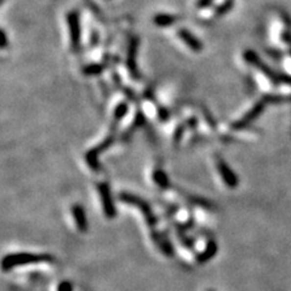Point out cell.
<instances>
[{"instance_id":"cell-12","label":"cell","mask_w":291,"mask_h":291,"mask_svg":"<svg viewBox=\"0 0 291 291\" xmlns=\"http://www.w3.org/2000/svg\"><path fill=\"white\" fill-rule=\"evenodd\" d=\"M218 244H216V242L214 241V239H209L205 250L196 256V261H198L199 264H205V262L210 261L213 257H215L216 252H218Z\"/></svg>"},{"instance_id":"cell-9","label":"cell","mask_w":291,"mask_h":291,"mask_svg":"<svg viewBox=\"0 0 291 291\" xmlns=\"http://www.w3.org/2000/svg\"><path fill=\"white\" fill-rule=\"evenodd\" d=\"M265 109V101H260L242 117V119L237 121L234 124H232V129L233 130H242L245 127L249 126L252 121H255L257 119V117L262 113V111Z\"/></svg>"},{"instance_id":"cell-16","label":"cell","mask_w":291,"mask_h":291,"mask_svg":"<svg viewBox=\"0 0 291 291\" xmlns=\"http://www.w3.org/2000/svg\"><path fill=\"white\" fill-rule=\"evenodd\" d=\"M57 291H73V284L70 280H63L57 287Z\"/></svg>"},{"instance_id":"cell-17","label":"cell","mask_w":291,"mask_h":291,"mask_svg":"<svg viewBox=\"0 0 291 291\" xmlns=\"http://www.w3.org/2000/svg\"><path fill=\"white\" fill-rule=\"evenodd\" d=\"M182 134H183V126H181V127H178V130L177 131H176V134H175V141L176 142H178L180 141V139H181V136H182Z\"/></svg>"},{"instance_id":"cell-10","label":"cell","mask_w":291,"mask_h":291,"mask_svg":"<svg viewBox=\"0 0 291 291\" xmlns=\"http://www.w3.org/2000/svg\"><path fill=\"white\" fill-rule=\"evenodd\" d=\"M71 213H72V218L74 223H75L76 229L81 233H85L89 229V221L88 218H86L85 209L80 205V204H74L71 209Z\"/></svg>"},{"instance_id":"cell-8","label":"cell","mask_w":291,"mask_h":291,"mask_svg":"<svg viewBox=\"0 0 291 291\" xmlns=\"http://www.w3.org/2000/svg\"><path fill=\"white\" fill-rule=\"evenodd\" d=\"M177 37L178 39L190 48L191 51H193V52H201V51H203V43H201L200 40H199V38L196 37L195 34H193L188 28H178Z\"/></svg>"},{"instance_id":"cell-6","label":"cell","mask_w":291,"mask_h":291,"mask_svg":"<svg viewBox=\"0 0 291 291\" xmlns=\"http://www.w3.org/2000/svg\"><path fill=\"white\" fill-rule=\"evenodd\" d=\"M139 38H132L130 40L129 45H127V51H126V67L127 71H129L130 75L132 76V79L135 80H139L140 79V73L139 70H137V63H136V57H137V50H139Z\"/></svg>"},{"instance_id":"cell-3","label":"cell","mask_w":291,"mask_h":291,"mask_svg":"<svg viewBox=\"0 0 291 291\" xmlns=\"http://www.w3.org/2000/svg\"><path fill=\"white\" fill-rule=\"evenodd\" d=\"M119 199H121L122 203H126L129 204V205L136 206V208L144 214L146 221H147V223L149 224L150 227L157 226L158 218L157 216L153 214L152 208H150V205L147 203V201H145L144 199L140 198V196L134 195V194H130V193H121V195H119Z\"/></svg>"},{"instance_id":"cell-11","label":"cell","mask_w":291,"mask_h":291,"mask_svg":"<svg viewBox=\"0 0 291 291\" xmlns=\"http://www.w3.org/2000/svg\"><path fill=\"white\" fill-rule=\"evenodd\" d=\"M178 19H180V17H178L177 15L160 12V14H157L155 16H153V24L157 25V27L165 28V27H170V25L175 24L176 22L178 21Z\"/></svg>"},{"instance_id":"cell-1","label":"cell","mask_w":291,"mask_h":291,"mask_svg":"<svg viewBox=\"0 0 291 291\" xmlns=\"http://www.w3.org/2000/svg\"><path fill=\"white\" fill-rule=\"evenodd\" d=\"M55 261L48 254H32V252H19V254H9L2 259L1 268L4 272L11 270L16 267H24L28 265L52 264Z\"/></svg>"},{"instance_id":"cell-7","label":"cell","mask_w":291,"mask_h":291,"mask_svg":"<svg viewBox=\"0 0 291 291\" xmlns=\"http://www.w3.org/2000/svg\"><path fill=\"white\" fill-rule=\"evenodd\" d=\"M216 168H218L219 176H221L222 181H223L227 187L231 188V190H234V188L238 187V176L236 175V172L229 168V165L222 158L216 157Z\"/></svg>"},{"instance_id":"cell-4","label":"cell","mask_w":291,"mask_h":291,"mask_svg":"<svg viewBox=\"0 0 291 291\" xmlns=\"http://www.w3.org/2000/svg\"><path fill=\"white\" fill-rule=\"evenodd\" d=\"M97 190H98L99 198H101L104 216L108 219H113L117 216V209L116 205H114L113 196H112L109 185L107 182H99L97 185Z\"/></svg>"},{"instance_id":"cell-13","label":"cell","mask_w":291,"mask_h":291,"mask_svg":"<svg viewBox=\"0 0 291 291\" xmlns=\"http://www.w3.org/2000/svg\"><path fill=\"white\" fill-rule=\"evenodd\" d=\"M127 111H129V103L127 102H119L116 106L113 111V126L112 129H116V125H118L124 117L127 114Z\"/></svg>"},{"instance_id":"cell-15","label":"cell","mask_w":291,"mask_h":291,"mask_svg":"<svg viewBox=\"0 0 291 291\" xmlns=\"http://www.w3.org/2000/svg\"><path fill=\"white\" fill-rule=\"evenodd\" d=\"M106 68L104 63H91V65L85 66L83 68V73L85 75H98L101 74Z\"/></svg>"},{"instance_id":"cell-2","label":"cell","mask_w":291,"mask_h":291,"mask_svg":"<svg viewBox=\"0 0 291 291\" xmlns=\"http://www.w3.org/2000/svg\"><path fill=\"white\" fill-rule=\"evenodd\" d=\"M66 24L68 27L71 48L73 51H78L81 45V24L80 15L76 10H71L66 14Z\"/></svg>"},{"instance_id":"cell-5","label":"cell","mask_w":291,"mask_h":291,"mask_svg":"<svg viewBox=\"0 0 291 291\" xmlns=\"http://www.w3.org/2000/svg\"><path fill=\"white\" fill-rule=\"evenodd\" d=\"M114 142V135H108L103 141L99 142L96 147L91 148L89 152H86L85 154V160L88 163L89 167L93 170H99V163H98V157L102 152H104L106 149H108Z\"/></svg>"},{"instance_id":"cell-14","label":"cell","mask_w":291,"mask_h":291,"mask_svg":"<svg viewBox=\"0 0 291 291\" xmlns=\"http://www.w3.org/2000/svg\"><path fill=\"white\" fill-rule=\"evenodd\" d=\"M153 180H154V182L157 183L160 188H163V190H168V188L170 187L169 178H168L167 173L163 170H154V172H153Z\"/></svg>"},{"instance_id":"cell-18","label":"cell","mask_w":291,"mask_h":291,"mask_svg":"<svg viewBox=\"0 0 291 291\" xmlns=\"http://www.w3.org/2000/svg\"><path fill=\"white\" fill-rule=\"evenodd\" d=\"M1 35H2V40H1V48H6L7 38H6V33H5V30H4V29L1 30Z\"/></svg>"}]
</instances>
